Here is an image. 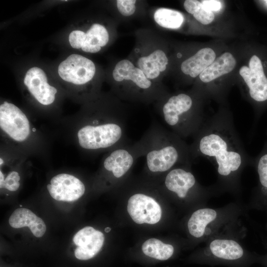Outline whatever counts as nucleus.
Returning <instances> with one entry per match:
<instances>
[{"mask_svg":"<svg viewBox=\"0 0 267 267\" xmlns=\"http://www.w3.org/2000/svg\"><path fill=\"white\" fill-rule=\"evenodd\" d=\"M193 137L189 145L193 161L205 158L216 169L217 182L211 186L215 195L227 192L239 197L241 174L250 160L232 117L219 113L205 120Z\"/></svg>","mask_w":267,"mask_h":267,"instance_id":"1","label":"nucleus"},{"mask_svg":"<svg viewBox=\"0 0 267 267\" xmlns=\"http://www.w3.org/2000/svg\"><path fill=\"white\" fill-rule=\"evenodd\" d=\"M142 136L145 143V166L148 172L165 174L178 166L192 164L189 145L156 121Z\"/></svg>","mask_w":267,"mask_h":267,"instance_id":"2","label":"nucleus"},{"mask_svg":"<svg viewBox=\"0 0 267 267\" xmlns=\"http://www.w3.org/2000/svg\"><path fill=\"white\" fill-rule=\"evenodd\" d=\"M245 230L240 222L212 237L195 254L196 262L210 266L250 267L258 263L260 255L242 243Z\"/></svg>","mask_w":267,"mask_h":267,"instance_id":"3","label":"nucleus"},{"mask_svg":"<svg viewBox=\"0 0 267 267\" xmlns=\"http://www.w3.org/2000/svg\"><path fill=\"white\" fill-rule=\"evenodd\" d=\"M240 201L231 202L213 208L207 206L195 209L187 221L189 234L196 242H205L225 229L239 222V218L248 211Z\"/></svg>","mask_w":267,"mask_h":267,"instance_id":"4","label":"nucleus"},{"mask_svg":"<svg viewBox=\"0 0 267 267\" xmlns=\"http://www.w3.org/2000/svg\"><path fill=\"white\" fill-rule=\"evenodd\" d=\"M160 112L171 131L183 139L193 137L205 121L195 108L193 98L185 93L169 97L161 105Z\"/></svg>","mask_w":267,"mask_h":267,"instance_id":"5","label":"nucleus"},{"mask_svg":"<svg viewBox=\"0 0 267 267\" xmlns=\"http://www.w3.org/2000/svg\"><path fill=\"white\" fill-rule=\"evenodd\" d=\"M190 165L178 166L165 174L164 186L180 200H191L198 208L206 206L215 194L212 186L201 185L192 173Z\"/></svg>","mask_w":267,"mask_h":267,"instance_id":"6","label":"nucleus"},{"mask_svg":"<svg viewBox=\"0 0 267 267\" xmlns=\"http://www.w3.org/2000/svg\"><path fill=\"white\" fill-rule=\"evenodd\" d=\"M126 120L97 126L85 124L78 131L81 147L90 151L112 149L129 142L126 132Z\"/></svg>","mask_w":267,"mask_h":267,"instance_id":"7","label":"nucleus"},{"mask_svg":"<svg viewBox=\"0 0 267 267\" xmlns=\"http://www.w3.org/2000/svg\"><path fill=\"white\" fill-rule=\"evenodd\" d=\"M0 127L10 138L19 142L26 140L30 133L27 116L18 107L7 101L0 105Z\"/></svg>","mask_w":267,"mask_h":267,"instance_id":"8","label":"nucleus"},{"mask_svg":"<svg viewBox=\"0 0 267 267\" xmlns=\"http://www.w3.org/2000/svg\"><path fill=\"white\" fill-rule=\"evenodd\" d=\"M58 73L65 81L81 85L93 78L95 66L90 59L81 55L72 54L60 63Z\"/></svg>","mask_w":267,"mask_h":267,"instance_id":"9","label":"nucleus"},{"mask_svg":"<svg viewBox=\"0 0 267 267\" xmlns=\"http://www.w3.org/2000/svg\"><path fill=\"white\" fill-rule=\"evenodd\" d=\"M127 210L132 220L137 224H155L162 216L161 208L157 202L142 193H135L129 198Z\"/></svg>","mask_w":267,"mask_h":267,"instance_id":"10","label":"nucleus"},{"mask_svg":"<svg viewBox=\"0 0 267 267\" xmlns=\"http://www.w3.org/2000/svg\"><path fill=\"white\" fill-rule=\"evenodd\" d=\"M239 74L249 89L250 97L257 102L267 100V78L260 58L254 55L251 58L249 67L243 66Z\"/></svg>","mask_w":267,"mask_h":267,"instance_id":"11","label":"nucleus"},{"mask_svg":"<svg viewBox=\"0 0 267 267\" xmlns=\"http://www.w3.org/2000/svg\"><path fill=\"white\" fill-rule=\"evenodd\" d=\"M47 184V189L55 200L73 202L81 197L85 193L83 182L75 176L68 174H60L53 177Z\"/></svg>","mask_w":267,"mask_h":267,"instance_id":"12","label":"nucleus"},{"mask_svg":"<svg viewBox=\"0 0 267 267\" xmlns=\"http://www.w3.org/2000/svg\"><path fill=\"white\" fill-rule=\"evenodd\" d=\"M73 241L77 247L74 253L76 258L87 260L99 252L104 243V235L102 232L88 226L78 231Z\"/></svg>","mask_w":267,"mask_h":267,"instance_id":"13","label":"nucleus"},{"mask_svg":"<svg viewBox=\"0 0 267 267\" xmlns=\"http://www.w3.org/2000/svg\"><path fill=\"white\" fill-rule=\"evenodd\" d=\"M44 71L40 68L33 67L26 73L24 83L36 100L44 105H50L55 99L57 89L47 82Z\"/></svg>","mask_w":267,"mask_h":267,"instance_id":"14","label":"nucleus"},{"mask_svg":"<svg viewBox=\"0 0 267 267\" xmlns=\"http://www.w3.org/2000/svg\"><path fill=\"white\" fill-rule=\"evenodd\" d=\"M112 75L114 80L118 82L131 81L137 89V95L143 94L142 92L145 94V91H149L152 87V82L142 71L127 59L122 60L116 64Z\"/></svg>","mask_w":267,"mask_h":267,"instance_id":"15","label":"nucleus"},{"mask_svg":"<svg viewBox=\"0 0 267 267\" xmlns=\"http://www.w3.org/2000/svg\"><path fill=\"white\" fill-rule=\"evenodd\" d=\"M10 225L15 228L28 226L34 236L41 237L46 231V225L43 220L29 209H16L9 219Z\"/></svg>","mask_w":267,"mask_h":267,"instance_id":"16","label":"nucleus"},{"mask_svg":"<svg viewBox=\"0 0 267 267\" xmlns=\"http://www.w3.org/2000/svg\"><path fill=\"white\" fill-rule=\"evenodd\" d=\"M216 59V53L211 48L200 49L193 56L184 60L181 65L182 72L192 78L199 75Z\"/></svg>","mask_w":267,"mask_h":267,"instance_id":"17","label":"nucleus"},{"mask_svg":"<svg viewBox=\"0 0 267 267\" xmlns=\"http://www.w3.org/2000/svg\"><path fill=\"white\" fill-rule=\"evenodd\" d=\"M168 63V59L165 52L161 49H157L148 56L140 57L136 65L147 79L153 80L166 70Z\"/></svg>","mask_w":267,"mask_h":267,"instance_id":"18","label":"nucleus"},{"mask_svg":"<svg viewBox=\"0 0 267 267\" xmlns=\"http://www.w3.org/2000/svg\"><path fill=\"white\" fill-rule=\"evenodd\" d=\"M236 63V60L233 55L229 52H225L215 59L214 62L199 75V78L203 83H209L230 72L235 67Z\"/></svg>","mask_w":267,"mask_h":267,"instance_id":"19","label":"nucleus"},{"mask_svg":"<svg viewBox=\"0 0 267 267\" xmlns=\"http://www.w3.org/2000/svg\"><path fill=\"white\" fill-rule=\"evenodd\" d=\"M109 41V35L106 29L102 25L95 23L86 33L85 40L81 48L85 52L96 53Z\"/></svg>","mask_w":267,"mask_h":267,"instance_id":"20","label":"nucleus"},{"mask_svg":"<svg viewBox=\"0 0 267 267\" xmlns=\"http://www.w3.org/2000/svg\"><path fill=\"white\" fill-rule=\"evenodd\" d=\"M141 248L146 256L161 261L170 259L175 252L173 245L164 243L156 238H150L145 241Z\"/></svg>","mask_w":267,"mask_h":267,"instance_id":"21","label":"nucleus"},{"mask_svg":"<svg viewBox=\"0 0 267 267\" xmlns=\"http://www.w3.org/2000/svg\"><path fill=\"white\" fill-rule=\"evenodd\" d=\"M154 19L161 27L172 29L179 28L184 20L180 12L166 8L157 9L154 14Z\"/></svg>","mask_w":267,"mask_h":267,"instance_id":"22","label":"nucleus"},{"mask_svg":"<svg viewBox=\"0 0 267 267\" xmlns=\"http://www.w3.org/2000/svg\"><path fill=\"white\" fill-rule=\"evenodd\" d=\"M183 6L187 12L192 14L198 21L204 25L208 24L214 20L213 12L206 8L198 0H186Z\"/></svg>","mask_w":267,"mask_h":267,"instance_id":"23","label":"nucleus"},{"mask_svg":"<svg viewBox=\"0 0 267 267\" xmlns=\"http://www.w3.org/2000/svg\"><path fill=\"white\" fill-rule=\"evenodd\" d=\"M20 177L18 172H10L5 178L4 181L0 184V188H5L9 191H16L20 186Z\"/></svg>","mask_w":267,"mask_h":267,"instance_id":"24","label":"nucleus"},{"mask_svg":"<svg viewBox=\"0 0 267 267\" xmlns=\"http://www.w3.org/2000/svg\"><path fill=\"white\" fill-rule=\"evenodd\" d=\"M135 0H118L117 7L120 13L124 16H129L134 14L136 6Z\"/></svg>","mask_w":267,"mask_h":267,"instance_id":"25","label":"nucleus"},{"mask_svg":"<svg viewBox=\"0 0 267 267\" xmlns=\"http://www.w3.org/2000/svg\"><path fill=\"white\" fill-rule=\"evenodd\" d=\"M86 37V33L80 30L73 31L69 36V41L71 46L74 48H81Z\"/></svg>","mask_w":267,"mask_h":267,"instance_id":"26","label":"nucleus"},{"mask_svg":"<svg viewBox=\"0 0 267 267\" xmlns=\"http://www.w3.org/2000/svg\"><path fill=\"white\" fill-rule=\"evenodd\" d=\"M201 2L206 8L212 12L219 11L222 7V2L219 0H205Z\"/></svg>","mask_w":267,"mask_h":267,"instance_id":"27","label":"nucleus"},{"mask_svg":"<svg viewBox=\"0 0 267 267\" xmlns=\"http://www.w3.org/2000/svg\"><path fill=\"white\" fill-rule=\"evenodd\" d=\"M266 245L267 248V243ZM258 263L261 264L265 267H267V253L265 255H260Z\"/></svg>","mask_w":267,"mask_h":267,"instance_id":"28","label":"nucleus"},{"mask_svg":"<svg viewBox=\"0 0 267 267\" xmlns=\"http://www.w3.org/2000/svg\"><path fill=\"white\" fill-rule=\"evenodd\" d=\"M4 175L1 171H0V184H1L4 180Z\"/></svg>","mask_w":267,"mask_h":267,"instance_id":"29","label":"nucleus"},{"mask_svg":"<svg viewBox=\"0 0 267 267\" xmlns=\"http://www.w3.org/2000/svg\"><path fill=\"white\" fill-rule=\"evenodd\" d=\"M110 230H111V228H110V227H106V228H105V229H104V231H105L106 232H107V233H108V232H109V231H110Z\"/></svg>","mask_w":267,"mask_h":267,"instance_id":"30","label":"nucleus"},{"mask_svg":"<svg viewBox=\"0 0 267 267\" xmlns=\"http://www.w3.org/2000/svg\"><path fill=\"white\" fill-rule=\"evenodd\" d=\"M267 211V209L266 210ZM266 229L267 230V222L266 225Z\"/></svg>","mask_w":267,"mask_h":267,"instance_id":"31","label":"nucleus"},{"mask_svg":"<svg viewBox=\"0 0 267 267\" xmlns=\"http://www.w3.org/2000/svg\"><path fill=\"white\" fill-rule=\"evenodd\" d=\"M3 163V160H2L1 158H0V165H1V163Z\"/></svg>","mask_w":267,"mask_h":267,"instance_id":"32","label":"nucleus"},{"mask_svg":"<svg viewBox=\"0 0 267 267\" xmlns=\"http://www.w3.org/2000/svg\"><path fill=\"white\" fill-rule=\"evenodd\" d=\"M264 1L267 4V0H265Z\"/></svg>","mask_w":267,"mask_h":267,"instance_id":"33","label":"nucleus"}]
</instances>
